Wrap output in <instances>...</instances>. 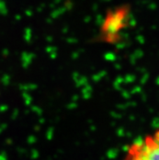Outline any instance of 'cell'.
Segmentation results:
<instances>
[{"label":"cell","instance_id":"1","mask_svg":"<svg viewBox=\"0 0 159 160\" xmlns=\"http://www.w3.org/2000/svg\"><path fill=\"white\" fill-rule=\"evenodd\" d=\"M131 20V8L127 4L109 9L103 18L98 38L108 44H116Z\"/></svg>","mask_w":159,"mask_h":160},{"label":"cell","instance_id":"2","mask_svg":"<svg viewBox=\"0 0 159 160\" xmlns=\"http://www.w3.org/2000/svg\"><path fill=\"white\" fill-rule=\"evenodd\" d=\"M123 160H159V130L132 142Z\"/></svg>","mask_w":159,"mask_h":160}]
</instances>
